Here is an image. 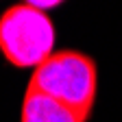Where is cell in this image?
<instances>
[{
	"label": "cell",
	"instance_id": "2",
	"mask_svg": "<svg viewBox=\"0 0 122 122\" xmlns=\"http://www.w3.org/2000/svg\"><path fill=\"white\" fill-rule=\"evenodd\" d=\"M57 30L46 11L18 2L0 13V55L13 68H37L55 52Z\"/></svg>",
	"mask_w": 122,
	"mask_h": 122
},
{
	"label": "cell",
	"instance_id": "4",
	"mask_svg": "<svg viewBox=\"0 0 122 122\" xmlns=\"http://www.w3.org/2000/svg\"><path fill=\"white\" fill-rule=\"evenodd\" d=\"M30 5H33V7H37L39 11H46V13H48L50 9H57V7H61V2H37V0H35V2H30Z\"/></svg>",
	"mask_w": 122,
	"mask_h": 122
},
{
	"label": "cell",
	"instance_id": "3",
	"mask_svg": "<svg viewBox=\"0 0 122 122\" xmlns=\"http://www.w3.org/2000/svg\"><path fill=\"white\" fill-rule=\"evenodd\" d=\"M87 120L89 118L66 107L63 102L26 85L24 98H22L20 122H87Z\"/></svg>",
	"mask_w": 122,
	"mask_h": 122
},
{
	"label": "cell",
	"instance_id": "1",
	"mask_svg": "<svg viewBox=\"0 0 122 122\" xmlns=\"http://www.w3.org/2000/svg\"><path fill=\"white\" fill-rule=\"evenodd\" d=\"M28 87H35L41 94L89 118L98 96V66L94 57L81 50H55L33 70Z\"/></svg>",
	"mask_w": 122,
	"mask_h": 122
}]
</instances>
